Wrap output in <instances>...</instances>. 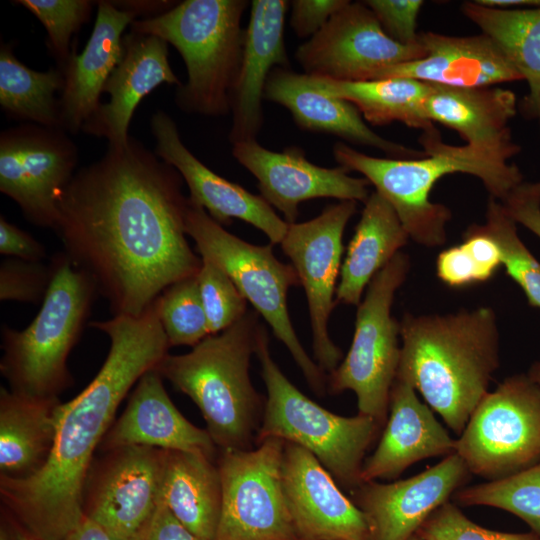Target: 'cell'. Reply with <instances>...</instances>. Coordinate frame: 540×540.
Returning a JSON list of instances; mask_svg holds the SVG:
<instances>
[{
	"instance_id": "cell-1",
	"label": "cell",
	"mask_w": 540,
	"mask_h": 540,
	"mask_svg": "<svg viewBox=\"0 0 540 540\" xmlns=\"http://www.w3.org/2000/svg\"><path fill=\"white\" fill-rule=\"evenodd\" d=\"M171 165L131 137L79 169L58 199L59 235L114 316L142 314L173 283L198 274L189 198Z\"/></svg>"
},
{
	"instance_id": "cell-2",
	"label": "cell",
	"mask_w": 540,
	"mask_h": 540,
	"mask_svg": "<svg viewBox=\"0 0 540 540\" xmlns=\"http://www.w3.org/2000/svg\"><path fill=\"white\" fill-rule=\"evenodd\" d=\"M89 325L110 338V349L94 379L60 404L47 461L27 478L0 477L2 503L37 540H64L81 522L83 487L95 449L129 390L170 347L156 300L138 316L116 315Z\"/></svg>"
},
{
	"instance_id": "cell-3",
	"label": "cell",
	"mask_w": 540,
	"mask_h": 540,
	"mask_svg": "<svg viewBox=\"0 0 540 540\" xmlns=\"http://www.w3.org/2000/svg\"><path fill=\"white\" fill-rule=\"evenodd\" d=\"M396 379L410 384L460 435L499 367V331L487 306L400 321Z\"/></svg>"
},
{
	"instance_id": "cell-4",
	"label": "cell",
	"mask_w": 540,
	"mask_h": 540,
	"mask_svg": "<svg viewBox=\"0 0 540 540\" xmlns=\"http://www.w3.org/2000/svg\"><path fill=\"white\" fill-rule=\"evenodd\" d=\"M419 143L425 155L416 158L373 157L343 142L333 146V156L341 167L361 173L375 187L393 207L409 237L420 245L436 247L446 242L451 211L429 199L434 184L443 176L473 175L491 197L501 202L523 182L516 164L490 163L475 157L463 145L446 144L435 126L422 131Z\"/></svg>"
},
{
	"instance_id": "cell-5",
	"label": "cell",
	"mask_w": 540,
	"mask_h": 540,
	"mask_svg": "<svg viewBox=\"0 0 540 540\" xmlns=\"http://www.w3.org/2000/svg\"><path fill=\"white\" fill-rule=\"evenodd\" d=\"M258 313L210 334L186 354L169 355L155 368L199 408L218 450L249 449L256 442L265 400L249 376L255 353Z\"/></svg>"
},
{
	"instance_id": "cell-6",
	"label": "cell",
	"mask_w": 540,
	"mask_h": 540,
	"mask_svg": "<svg viewBox=\"0 0 540 540\" xmlns=\"http://www.w3.org/2000/svg\"><path fill=\"white\" fill-rule=\"evenodd\" d=\"M247 0H185L155 16L134 20L131 30L160 37L173 45L187 70L176 89L179 109L208 117L230 112L239 73Z\"/></svg>"
},
{
	"instance_id": "cell-7",
	"label": "cell",
	"mask_w": 540,
	"mask_h": 540,
	"mask_svg": "<svg viewBox=\"0 0 540 540\" xmlns=\"http://www.w3.org/2000/svg\"><path fill=\"white\" fill-rule=\"evenodd\" d=\"M50 263L52 280L34 320L20 331L1 328V374L11 391L33 397H58L73 384L67 359L98 293L65 252Z\"/></svg>"
},
{
	"instance_id": "cell-8",
	"label": "cell",
	"mask_w": 540,
	"mask_h": 540,
	"mask_svg": "<svg viewBox=\"0 0 540 540\" xmlns=\"http://www.w3.org/2000/svg\"><path fill=\"white\" fill-rule=\"evenodd\" d=\"M255 354L267 397L256 444L273 437L303 447L351 491L361 484L365 454L382 428L369 416H340L298 390L283 374L269 350L266 328L259 325Z\"/></svg>"
},
{
	"instance_id": "cell-9",
	"label": "cell",
	"mask_w": 540,
	"mask_h": 540,
	"mask_svg": "<svg viewBox=\"0 0 540 540\" xmlns=\"http://www.w3.org/2000/svg\"><path fill=\"white\" fill-rule=\"evenodd\" d=\"M185 224L200 256L209 258L228 274L286 346L311 389L324 394V371L301 345L288 313L287 292L300 283L294 267L275 257L272 244L254 245L240 239L190 201Z\"/></svg>"
},
{
	"instance_id": "cell-10",
	"label": "cell",
	"mask_w": 540,
	"mask_h": 540,
	"mask_svg": "<svg viewBox=\"0 0 540 540\" xmlns=\"http://www.w3.org/2000/svg\"><path fill=\"white\" fill-rule=\"evenodd\" d=\"M409 269V256L400 251L373 277L357 308L348 353L329 377L332 393L353 391L358 413L381 427L388 417L401 352L400 322L391 315V307Z\"/></svg>"
},
{
	"instance_id": "cell-11",
	"label": "cell",
	"mask_w": 540,
	"mask_h": 540,
	"mask_svg": "<svg viewBox=\"0 0 540 540\" xmlns=\"http://www.w3.org/2000/svg\"><path fill=\"white\" fill-rule=\"evenodd\" d=\"M455 453L489 481L540 462V386L527 374L504 379L471 414Z\"/></svg>"
},
{
	"instance_id": "cell-12",
	"label": "cell",
	"mask_w": 540,
	"mask_h": 540,
	"mask_svg": "<svg viewBox=\"0 0 540 540\" xmlns=\"http://www.w3.org/2000/svg\"><path fill=\"white\" fill-rule=\"evenodd\" d=\"M284 443L269 437L249 449L219 450L222 501L214 540H298L283 490Z\"/></svg>"
},
{
	"instance_id": "cell-13",
	"label": "cell",
	"mask_w": 540,
	"mask_h": 540,
	"mask_svg": "<svg viewBox=\"0 0 540 540\" xmlns=\"http://www.w3.org/2000/svg\"><path fill=\"white\" fill-rule=\"evenodd\" d=\"M77 163V146L61 128L25 123L1 132L0 191L36 226L55 230Z\"/></svg>"
},
{
	"instance_id": "cell-14",
	"label": "cell",
	"mask_w": 540,
	"mask_h": 540,
	"mask_svg": "<svg viewBox=\"0 0 540 540\" xmlns=\"http://www.w3.org/2000/svg\"><path fill=\"white\" fill-rule=\"evenodd\" d=\"M356 201H340L326 207L317 217L288 224L281 241L307 298L313 336V353L319 367L334 371L342 352L331 340L328 321L336 304V282L341 270L343 233L355 214Z\"/></svg>"
},
{
	"instance_id": "cell-15",
	"label": "cell",
	"mask_w": 540,
	"mask_h": 540,
	"mask_svg": "<svg viewBox=\"0 0 540 540\" xmlns=\"http://www.w3.org/2000/svg\"><path fill=\"white\" fill-rule=\"evenodd\" d=\"M425 56L421 42L403 45L389 37L364 1H348L295 53L304 74L339 81L374 80Z\"/></svg>"
},
{
	"instance_id": "cell-16",
	"label": "cell",
	"mask_w": 540,
	"mask_h": 540,
	"mask_svg": "<svg viewBox=\"0 0 540 540\" xmlns=\"http://www.w3.org/2000/svg\"><path fill=\"white\" fill-rule=\"evenodd\" d=\"M166 450L127 446L93 460L85 479L82 510L116 540H131L153 513Z\"/></svg>"
},
{
	"instance_id": "cell-17",
	"label": "cell",
	"mask_w": 540,
	"mask_h": 540,
	"mask_svg": "<svg viewBox=\"0 0 540 540\" xmlns=\"http://www.w3.org/2000/svg\"><path fill=\"white\" fill-rule=\"evenodd\" d=\"M233 157L258 181L261 196L277 208L288 223H295L301 202L316 198L365 202L370 183L350 176L339 166L325 168L307 160L299 147L274 152L257 140L233 143Z\"/></svg>"
},
{
	"instance_id": "cell-18",
	"label": "cell",
	"mask_w": 540,
	"mask_h": 540,
	"mask_svg": "<svg viewBox=\"0 0 540 540\" xmlns=\"http://www.w3.org/2000/svg\"><path fill=\"white\" fill-rule=\"evenodd\" d=\"M470 474L463 459L453 453L407 479L362 482L351 491L352 501L366 518L369 540H409Z\"/></svg>"
},
{
	"instance_id": "cell-19",
	"label": "cell",
	"mask_w": 540,
	"mask_h": 540,
	"mask_svg": "<svg viewBox=\"0 0 540 540\" xmlns=\"http://www.w3.org/2000/svg\"><path fill=\"white\" fill-rule=\"evenodd\" d=\"M154 153L173 166L189 188V201L203 208L220 225L233 218L262 231L271 244H280L288 223L277 215L261 195H255L209 169L184 145L175 121L164 111L150 120Z\"/></svg>"
},
{
	"instance_id": "cell-20",
	"label": "cell",
	"mask_w": 540,
	"mask_h": 540,
	"mask_svg": "<svg viewBox=\"0 0 540 540\" xmlns=\"http://www.w3.org/2000/svg\"><path fill=\"white\" fill-rule=\"evenodd\" d=\"M282 483L298 540H369L363 512L308 450L284 443Z\"/></svg>"
},
{
	"instance_id": "cell-21",
	"label": "cell",
	"mask_w": 540,
	"mask_h": 540,
	"mask_svg": "<svg viewBox=\"0 0 540 540\" xmlns=\"http://www.w3.org/2000/svg\"><path fill=\"white\" fill-rule=\"evenodd\" d=\"M517 109L514 92L495 86L433 85L424 102L429 121L455 130L465 140L464 148L474 156L501 165L521 151L508 125Z\"/></svg>"
},
{
	"instance_id": "cell-22",
	"label": "cell",
	"mask_w": 540,
	"mask_h": 540,
	"mask_svg": "<svg viewBox=\"0 0 540 540\" xmlns=\"http://www.w3.org/2000/svg\"><path fill=\"white\" fill-rule=\"evenodd\" d=\"M250 6L241 65L230 99L232 144L256 140L263 126L262 101L269 75L276 67L290 68L284 39L289 2L253 0Z\"/></svg>"
},
{
	"instance_id": "cell-23",
	"label": "cell",
	"mask_w": 540,
	"mask_h": 540,
	"mask_svg": "<svg viewBox=\"0 0 540 540\" xmlns=\"http://www.w3.org/2000/svg\"><path fill=\"white\" fill-rule=\"evenodd\" d=\"M168 55V43L158 36L134 30L124 35L121 60L103 90L109 101L99 106L82 131L106 138L108 145L126 144L130 121L141 100L161 84H182Z\"/></svg>"
},
{
	"instance_id": "cell-24",
	"label": "cell",
	"mask_w": 540,
	"mask_h": 540,
	"mask_svg": "<svg viewBox=\"0 0 540 540\" xmlns=\"http://www.w3.org/2000/svg\"><path fill=\"white\" fill-rule=\"evenodd\" d=\"M127 446L201 452L213 459L219 452L207 430L179 412L156 369L138 380L125 410L112 423L99 448L106 452Z\"/></svg>"
},
{
	"instance_id": "cell-25",
	"label": "cell",
	"mask_w": 540,
	"mask_h": 540,
	"mask_svg": "<svg viewBox=\"0 0 540 540\" xmlns=\"http://www.w3.org/2000/svg\"><path fill=\"white\" fill-rule=\"evenodd\" d=\"M426 56L384 70L376 79L406 77L455 88L492 87L522 80L498 45L486 34L450 36L419 33Z\"/></svg>"
},
{
	"instance_id": "cell-26",
	"label": "cell",
	"mask_w": 540,
	"mask_h": 540,
	"mask_svg": "<svg viewBox=\"0 0 540 540\" xmlns=\"http://www.w3.org/2000/svg\"><path fill=\"white\" fill-rule=\"evenodd\" d=\"M455 444L416 390L395 379L385 427L375 451L363 462L361 482L395 479L420 460L455 453Z\"/></svg>"
},
{
	"instance_id": "cell-27",
	"label": "cell",
	"mask_w": 540,
	"mask_h": 540,
	"mask_svg": "<svg viewBox=\"0 0 540 540\" xmlns=\"http://www.w3.org/2000/svg\"><path fill=\"white\" fill-rule=\"evenodd\" d=\"M92 33L80 54L72 55L64 68L61 92V128L77 134L97 111L104 86L123 54V33L138 19L130 10L114 1H97Z\"/></svg>"
},
{
	"instance_id": "cell-28",
	"label": "cell",
	"mask_w": 540,
	"mask_h": 540,
	"mask_svg": "<svg viewBox=\"0 0 540 540\" xmlns=\"http://www.w3.org/2000/svg\"><path fill=\"white\" fill-rule=\"evenodd\" d=\"M264 99L288 109L296 125L305 131L335 135L354 144L379 149L394 158L425 155L423 150H414L381 137L365 123L355 105L324 94L311 85L306 74L290 68L272 70Z\"/></svg>"
},
{
	"instance_id": "cell-29",
	"label": "cell",
	"mask_w": 540,
	"mask_h": 540,
	"mask_svg": "<svg viewBox=\"0 0 540 540\" xmlns=\"http://www.w3.org/2000/svg\"><path fill=\"white\" fill-rule=\"evenodd\" d=\"M59 397H33L0 389V477L27 478L53 448Z\"/></svg>"
},
{
	"instance_id": "cell-30",
	"label": "cell",
	"mask_w": 540,
	"mask_h": 540,
	"mask_svg": "<svg viewBox=\"0 0 540 540\" xmlns=\"http://www.w3.org/2000/svg\"><path fill=\"white\" fill-rule=\"evenodd\" d=\"M217 459L201 452L166 450L160 499L192 533L214 540L222 485Z\"/></svg>"
},
{
	"instance_id": "cell-31",
	"label": "cell",
	"mask_w": 540,
	"mask_h": 540,
	"mask_svg": "<svg viewBox=\"0 0 540 540\" xmlns=\"http://www.w3.org/2000/svg\"><path fill=\"white\" fill-rule=\"evenodd\" d=\"M409 238L390 203L378 192H372L364 202L341 266L336 303L359 305L373 277L400 252Z\"/></svg>"
},
{
	"instance_id": "cell-32",
	"label": "cell",
	"mask_w": 540,
	"mask_h": 540,
	"mask_svg": "<svg viewBox=\"0 0 540 540\" xmlns=\"http://www.w3.org/2000/svg\"><path fill=\"white\" fill-rule=\"evenodd\" d=\"M461 11L498 45L527 82L528 94L519 108L540 127V7L500 9L466 1Z\"/></svg>"
},
{
	"instance_id": "cell-33",
	"label": "cell",
	"mask_w": 540,
	"mask_h": 540,
	"mask_svg": "<svg viewBox=\"0 0 540 540\" xmlns=\"http://www.w3.org/2000/svg\"><path fill=\"white\" fill-rule=\"evenodd\" d=\"M307 76L311 85L324 94L355 105L372 125L401 122L422 131L434 126L424 111V102L433 88L432 84L406 77L339 81Z\"/></svg>"
},
{
	"instance_id": "cell-34",
	"label": "cell",
	"mask_w": 540,
	"mask_h": 540,
	"mask_svg": "<svg viewBox=\"0 0 540 540\" xmlns=\"http://www.w3.org/2000/svg\"><path fill=\"white\" fill-rule=\"evenodd\" d=\"M65 83L60 68L36 71L17 59L11 44L0 49V105L11 118L61 128L60 100ZM62 129V128H61Z\"/></svg>"
},
{
	"instance_id": "cell-35",
	"label": "cell",
	"mask_w": 540,
	"mask_h": 540,
	"mask_svg": "<svg viewBox=\"0 0 540 540\" xmlns=\"http://www.w3.org/2000/svg\"><path fill=\"white\" fill-rule=\"evenodd\" d=\"M453 497L463 506H490L510 512L540 536V462L500 479L461 487Z\"/></svg>"
},
{
	"instance_id": "cell-36",
	"label": "cell",
	"mask_w": 540,
	"mask_h": 540,
	"mask_svg": "<svg viewBox=\"0 0 540 540\" xmlns=\"http://www.w3.org/2000/svg\"><path fill=\"white\" fill-rule=\"evenodd\" d=\"M481 229L492 237L502 254V265L525 294L528 304L540 309V262L518 235L517 223L499 200L489 197Z\"/></svg>"
},
{
	"instance_id": "cell-37",
	"label": "cell",
	"mask_w": 540,
	"mask_h": 540,
	"mask_svg": "<svg viewBox=\"0 0 540 540\" xmlns=\"http://www.w3.org/2000/svg\"><path fill=\"white\" fill-rule=\"evenodd\" d=\"M156 303L170 347H193L210 335L197 275L170 285L157 297Z\"/></svg>"
},
{
	"instance_id": "cell-38",
	"label": "cell",
	"mask_w": 540,
	"mask_h": 540,
	"mask_svg": "<svg viewBox=\"0 0 540 540\" xmlns=\"http://www.w3.org/2000/svg\"><path fill=\"white\" fill-rule=\"evenodd\" d=\"M31 12L47 31V45L62 71L75 53L72 38L91 16L90 0H17Z\"/></svg>"
},
{
	"instance_id": "cell-39",
	"label": "cell",
	"mask_w": 540,
	"mask_h": 540,
	"mask_svg": "<svg viewBox=\"0 0 540 540\" xmlns=\"http://www.w3.org/2000/svg\"><path fill=\"white\" fill-rule=\"evenodd\" d=\"M197 274V281L210 334H217L239 321L247 311L243 297L228 274L206 257Z\"/></svg>"
},
{
	"instance_id": "cell-40",
	"label": "cell",
	"mask_w": 540,
	"mask_h": 540,
	"mask_svg": "<svg viewBox=\"0 0 540 540\" xmlns=\"http://www.w3.org/2000/svg\"><path fill=\"white\" fill-rule=\"evenodd\" d=\"M416 535L421 540H540V536L532 531L507 533L486 529L471 521L449 501L425 520Z\"/></svg>"
},
{
	"instance_id": "cell-41",
	"label": "cell",
	"mask_w": 540,
	"mask_h": 540,
	"mask_svg": "<svg viewBox=\"0 0 540 540\" xmlns=\"http://www.w3.org/2000/svg\"><path fill=\"white\" fill-rule=\"evenodd\" d=\"M52 276L51 263L7 258L0 265V299L33 304L43 301Z\"/></svg>"
},
{
	"instance_id": "cell-42",
	"label": "cell",
	"mask_w": 540,
	"mask_h": 540,
	"mask_svg": "<svg viewBox=\"0 0 540 540\" xmlns=\"http://www.w3.org/2000/svg\"><path fill=\"white\" fill-rule=\"evenodd\" d=\"M385 33L398 43L413 45L420 42L417 20L424 1L366 0Z\"/></svg>"
},
{
	"instance_id": "cell-43",
	"label": "cell",
	"mask_w": 540,
	"mask_h": 540,
	"mask_svg": "<svg viewBox=\"0 0 540 540\" xmlns=\"http://www.w3.org/2000/svg\"><path fill=\"white\" fill-rule=\"evenodd\" d=\"M438 278L447 286L462 288L489 280L462 242L440 252L436 260Z\"/></svg>"
},
{
	"instance_id": "cell-44",
	"label": "cell",
	"mask_w": 540,
	"mask_h": 540,
	"mask_svg": "<svg viewBox=\"0 0 540 540\" xmlns=\"http://www.w3.org/2000/svg\"><path fill=\"white\" fill-rule=\"evenodd\" d=\"M347 2L348 0L291 1L290 26L297 37L310 39Z\"/></svg>"
},
{
	"instance_id": "cell-45",
	"label": "cell",
	"mask_w": 540,
	"mask_h": 540,
	"mask_svg": "<svg viewBox=\"0 0 540 540\" xmlns=\"http://www.w3.org/2000/svg\"><path fill=\"white\" fill-rule=\"evenodd\" d=\"M502 204L517 224L540 239V180L523 181L507 195Z\"/></svg>"
},
{
	"instance_id": "cell-46",
	"label": "cell",
	"mask_w": 540,
	"mask_h": 540,
	"mask_svg": "<svg viewBox=\"0 0 540 540\" xmlns=\"http://www.w3.org/2000/svg\"><path fill=\"white\" fill-rule=\"evenodd\" d=\"M131 540H205L188 530L160 499L145 524Z\"/></svg>"
},
{
	"instance_id": "cell-47",
	"label": "cell",
	"mask_w": 540,
	"mask_h": 540,
	"mask_svg": "<svg viewBox=\"0 0 540 540\" xmlns=\"http://www.w3.org/2000/svg\"><path fill=\"white\" fill-rule=\"evenodd\" d=\"M0 253L28 261H43L46 248L31 234L0 216Z\"/></svg>"
},
{
	"instance_id": "cell-48",
	"label": "cell",
	"mask_w": 540,
	"mask_h": 540,
	"mask_svg": "<svg viewBox=\"0 0 540 540\" xmlns=\"http://www.w3.org/2000/svg\"><path fill=\"white\" fill-rule=\"evenodd\" d=\"M64 540H116L100 525L83 517L78 526Z\"/></svg>"
},
{
	"instance_id": "cell-49",
	"label": "cell",
	"mask_w": 540,
	"mask_h": 540,
	"mask_svg": "<svg viewBox=\"0 0 540 540\" xmlns=\"http://www.w3.org/2000/svg\"><path fill=\"white\" fill-rule=\"evenodd\" d=\"M477 3L500 9H520V7H540V0H476Z\"/></svg>"
},
{
	"instance_id": "cell-50",
	"label": "cell",
	"mask_w": 540,
	"mask_h": 540,
	"mask_svg": "<svg viewBox=\"0 0 540 540\" xmlns=\"http://www.w3.org/2000/svg\"><path fill=\"white\" fill-rule=\"evenodd\" d=\"M10 529L1 528L0 540H37L28 532H26L18 523L14 520L10 521Z\"/></svg>"
},
{
	"instance_id": "cell-51",
	"label": "cell",
	"mask_w": 540,
	"mask_h": 540,
	"mask_svg": "<svg viewBox=\"0 0 540 540\" xmlns=\"http://www.w3.org/2000/svg\"><path fill=\"white\" fill-rule=\"evenodd\" d=\"M527 375L540 386V358L531 364Z\"/></svg>"
},
{
	"instance_id": "cell-52",
	"label": "cell",
	"mask_w": 540,
	"mask_h": 540,
	"mask_svg": "<svg viewBox=\"0 0 540 540\" xmlns=\"http://www.w3.org/2000/svg\"><path fill=\"white\" fill-rule=\"evenodd\" d=\"M409 540H421V539L417 535H414Z\"/></svg>"
}]
</instances>
